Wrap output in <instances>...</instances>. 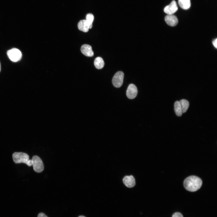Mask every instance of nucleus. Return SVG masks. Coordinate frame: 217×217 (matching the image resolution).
<instances>
[{"instance_id": "1", "label": "nucleus", "mask_w": 217, "mask_h": 217, "mask_svg": "<svg viewBox=\"0 0 217 217\" xmlns=\"http://www.w3.org/2000/svg\"><path fill=\"white\" fill-rule=\"evenodd\" d=\"M202 184V180L195 176H190L185 179L184 185L185 188L190 192H194L198 190Z\"/></svg>"}, {"instance_id": "2", "label": "nucleus", "mask_w": 217, "mask_h": 217, "mask_svg": "<svg viewBox=\"0 0 217 217\" xmlns=\"http://www.w3.org/2000/svg\"><path fill=\"white\" fill-rule=\"evenodd\" d=\"M14 162L16 163H24L27 165L29 157L27 154L22 152H15L12 155Z\"/></svg>"}, {"instance_id": "3", "label": "nucleus", "mask_w": 217, "mask_h": 217, "mask_svg": "<svg viewBox=\"0 0 217 217\" xmlns=\"http://www.w3.org/2000/svg\"><path fill=\"white\" fill-rule=\"evenodd\" d=\"M8 57L12 61L16 62L21 58L22 54L21 52L18 49L13 48L8 50L7 52Z\"/></svg>"}, {"instance_id": "4", "label": "nucleus", "mask_w": 217, "mask_h": 217, "mask_svg": "<svg viewBox=\"0 0 217 217\" xmlns=\"http://www.w3.org/2000/svg\"><path fill=\"white\" fill-rule=\"evenodd\" d=\"M31 160L34 171L37 173L42 172L44 170V167L41 159L38 156H34Z\"/></svg>"}, {"instance_id": "5", "label": "nucleus", "mask_w": 217, "mask_h": 217, "mask_svg": "<svg viewBox=\"0 0 217 217\" xmlns=\"http://www.w3.org/2000/svg\"><path fill=\"white\" fill-rule=\"evenodd\" d=\"M124 74L121 71L116 72L112 79L113 86L117 88L120 87L122 85L124 77Z\"/></svg>"}, {"instance_id": "6", "label": "nucleus", "mask_w": 217, "mask_h": 217, "mask_svg": "<svg viewBox=\"0 0 217 217\" xmlns=\"http://www.w3.org/2000/svg\"><path fill=\"white\" fill-rule=\"evenodd\" d=\"M137 93V89L136 86L133 84H129L126 91V95L128 98L130 99L135 98Z\"/></svg>"}, {"instance_id": "7", "label": "nucleus", "mask_w": 217, "mask_h": 217, "mask_svg": "<svg viewBox=\"0 0 217 217\" xmlns=\"http://www.w3.org/2000/svg\"><path fill=\"white\" fill-rule=\"evenodd\" d=\"M178 10L176 2L173 0L171 3L166 6L164 9V11L168 15L173 14Z\"/></svg>"}, {"instance_id": "8", "label": "nucleus", "mask_w": 217, "mask_h": 217, "mask_svg": "<svg viewBox=\"0 0 217 217\" xmlns=\"http://www.w3.org/2000/svg\"><path fill=\"white\" fill-rule=\"evenodd\" d=\"M165 20L168 25L171 27L176 26L178 22V18L173 14H168L165 17Z\"/></svg>"}, {"instance_id": "9", "label": "nucleus", "mask_w": 217, "mask_h": 217, "mask_svg": "<svg viewBox=\"0 0 217 217\" xmlns=\"http://www.w3.org/2000/svg\"><path fill=\"white\" fill-rule=\"evenodd\" d=\"M123 182L126 187L129 188L133 187L136 184L135 178L132 175L125 176L123 179Z\"/></svg>"}, {"instance_id": "10", "label": "nucleus", "mask_w": 217, "mask_h": 217, "mask_svg": "<svg viewBox=\"0 0 217 217\" xmlns=\"http://www.w3.org/2000/svg\"><path fill=\"white\" fill-rule=\"evenodd\" d=\"M81 52L85 55L88 57H92L94 55L91 46L88 44L83 45L80 49Z\"/></svg>"}, {"instance_id": "11", "label": "nucleus", "mask_w": 217, "mask_h": 217, "mask_svg": "<svg viewBox=\"0 0 217 217\" xmlns=\"http://www.w3.org/2000/svg\"><path fill=\"white\" fill-rule=\"evenodd\" d=\"M77 26L78 28L80 30L84 32H88L90 29L89 25L86 20H80Z\"/></svg>"}, {"instance_id": "12", "label": "nucleus", "mask_w": 217, "mask_h": 217, "mask_svg": "<svg viewBox=\"0 0 217 217\" xmlns=\"http://www.w3.org/2000/svg\"><path fill=\"white\" fill-rule=\"evenodd\" d=\"M94 65L97 69L102 68L104 65V62L103 59L99 57H96L94 61Z\"/></svg>"}, {"instance_id": "13", "label": "nucleus", "mask_w": 217, "mask_h": 217, "mask_svg": "<svg viewBox=\"0 0 217 217\" xmlns=\"http://www.w3.org/2000/svg\"><path fill=\"white\" fill-rule=\"evenodd\" d=\"M178 2L180 7L183 9H188L191 6L190 0H178Z\"/></svg>"}, {"instance_id": "14", "label": "nucleus", "mask_w": 217, "mask_h": 217, "mask_svg": "<svg viewBox=\"0 0 217 217\" xmlns=\"http://www.w3.org/2000/svg\"><path fill=\"white\" fill-rule=\"evenodd\" d=\"M179 102L181 107L182 113L185 112L189 107V102L187 100L183 99L181 100Z\"/></svg>"}, {"instance_id": "15", "label": "nucleus", "mask_w": 217, "mask_h": 217, "mask_svg": "<svg viewBox=\"0 0 217 217\" xmlns=\"http://www.w3.org/2000/svg\"><path fill=\"white\" fill-rule=\"evenodd\" d=\"M174 108L175 112L177 116L179 117L181 116L183 113L179 101H177L175 102Z\"/></svg>"}, {"instance_id": "16", "label": "nucleus", "mask_w": 217, "mask_h": 217, "mask_svg": "<svg viewBox=\"0 0 217 217\" xmlns=\"http://www.w3.org/2000/svg\"><path fill=\"white\" fill-rule=\"evenodd\" d=\"M94 18V16L92 14L89 13L86 15V20L89 25L90 29H91L92 27V23Z\"/></svg>"}, {"instance_id": "17", "label": "nucleus", "mask_w": 217, "mask_h": 217, "mask_svg": "<svg viewBox=\"0 0 217 217\" xmlns=\"http://www.w3.org/2000/svg\"><path fill=\"white\" fill-rule=\"evenodd\" d=\"M172 217H183V216L181 213L176 212L173 214Z\"/></svg>"}, {"instance_id": "18", "label": "nucleus", "mask_w": 217, "mask_h": 217, "mask_svg": "<svg viewBox=\"0 0 217 217\" xmlns=\"http://www.w3.org/2000/svg\"><path fill=\"white\" fill-rule=\"evenodd\" d=\"M212 43L213 45L214 46V47L216 48H217V39L216 38V39H214L213 40Z\"/></svg>"}, {"instance_id": "19", "label": "nucleus", "mask_w": 217, "mask_h": 217, "mask_svg": "<svg viewBox=\"0 0 217 217\" xmlns=\"http://www.w3.org/2000/svg\"><path fill=\"white\" fill-rule=\"evenodd\" d=\"M37 217H48L44 213L41 212L38 215Z\"/></svg>"}, {"instance_id": "20", "label": "nucleus", "mask_w": 217, "mask_h": 217, "mask_svg": "<svg viewBox=\"0 0 217 217\" xmlns=\"http://www.w3.org/2000/svg\"><path fill=\"white\" fill-rule=\"evenodd\" d=\"M78 217H85V216H83V215H80Z\"/></svg>"}, {"instance_id": "21", "label": "nucleus", "mask_w": 217, "mask_h": 217, "mask_svg": "<svg viewBox=\"0 0 217 217\" xmlns=\"http://www.w3.org/2000/svg\"><path fill=\"white\" fill-rule=\"evenodd\" d=\"M1 64H0V72L1 71Z\"/></svg>"}]
</instances>
